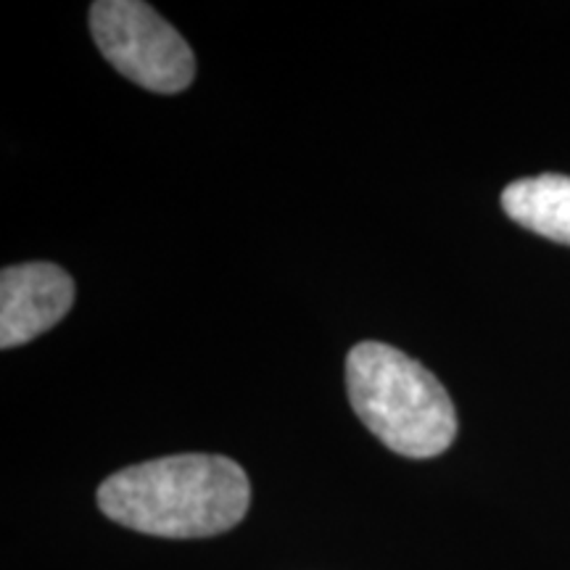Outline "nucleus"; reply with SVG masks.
<instances>
[{
  "label": "nucleus",
  "instance_id": "nucleus-3",
  "mask_svg": "<svg viewBox=\"0 0 570 570\" xmlns=\"http://www.w3.org/2000/svg\"><path fill=\"white\" fill-rule=\"evenodd\" d=\"M90 32L104 59L140 88L173 96L194 82V51L148 3L98 0L90 6Z\"/></svg>",
  "mask_w": 570,
  "mask_h": 570
},
{
  "label": "nucleus",
  "instance_id": "nucleus-5",
  "mask_svg": "<svg viewBox=\"0 0 570 570\" xmlns=\"http://www.w3.org/2000/svg\"><path fill=\"white\" fill-rule=\"evenodd\" d=\"M502 209L525 230L570 246V177L539 175L510 183Z\"/></svg>",
  "mask_w": 570,
  "mask_h": 570
},
{
  "label": "nucleus",
  "instance_id": "nucleus-1",
  "mask_svg": "<svg viewBox=\"0 0 570 570\" xmlns=\"http://www.w3.org/2000/svg\"><path fill=\"white\" fill-rule=\"evenodd\" d=\"M244 468L223 454H173L109 475L98 508L114 523L161 539H206L230 531L248 512Z\"/></svg>",
  "mask_w": 570,
  "mask_h": 570
},
{
  "label": "nucleus",
  "instance_id": "nucleus-2",
  "mask_svg": "<svg viewBox=\"0 0 570 570\" xmlns=\"http://www.w3.org/2000/svg\"><path fill=\"white\" fill-rule=\"evenodd\" d=\"M346 389L370 433L402 458H439L458 436V412L439 377L394 346L356 344L346 356Z\"/></svg>",
  "mask_w": 570,
  "mask_h": 570
},
{
  "label": "nucleus",
  "instance_id": "nucleus-4",
  "mask_svg": "<svg viewBox=\"0 0 570 570\" xmlns=\"http://www.w3.org/2000/svg\"><path fill=\"white\" fill-rule=\"evenodd\" d=\"M75 302V283L48 262L6 267L0 273V348L42 336Z\"/></svg>",
  "mask_w": 570,
  "mask_h": 570
}]
</instances>
